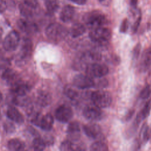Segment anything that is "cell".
<instances>
[{
    "mask_svg": "<svg viewBox=\"0 0 151 151\" xmlns=\"http://www.w3.org/2000/svg\"><path fill=\"white\" fill-rule=\"evenodd\" d=\"M67 29L58 23H52L46 28L47 37L51 40L58 41L65 38L68 35Z\"/></svg>",
    "mask_w": 151,
    "mask_h": 151,
    "instance_id": "cell-1",
    "label": "cell"
},
{
    "mask_svg": "<svg viewBox=\"0 0 151 151\" xmlns=\"http://www.w3.org/2000/svg\"><path fill=\"white\" fill-rule=\"evenodd\" d=\"M84 21L87 27L91 29L103 27L107 22L104 15L99 11H92L86 14L84 16Z\"/></svg>",
    "mask_w": 151,
    "mask_h": 151,
    "instance_id": "cell-2",
    "label": "cell"
},
{
    "mask_svg": "<svg viewBox=\"0 0 151 151\" xmlns=\"http://www.w3.org/2000/svg\"><path fill=\"white\" fill-rule=\"evenodd\" d=\"M91 99L93 104L100 109L109 107L112 101L111 94L107 91L101 90L93 91Z\"/></svg>",
    "mask_w": 151,
    "mask_h": 151,
    "instance_id": "cell-3",
    "label": "cell"
},
{
    "mask_svg": "<svg viewBox=\"0 0 151 151\" xmlns=\"http://www.w3.org/2000/svg\"><path fill=\"white\" fill-rule=\"evenodd\" d=\"M90 40L99 44H105L107 43L111 38V31L109 29L101 27L92 29L89 33Z\"/></svg>",
    "mask_w": 151,
    "mask_h": 151,
    "instance_id": "cell-4",
    "label": "cell"
},
{
    "mask_svg": "<svg viewBox=\"0 0 151 151\" xmlns=\"http://www.w3.org/2000/svg\"><path fill=\"white\" fill-rule=\"evenodd\" d=\"M86 73L87 76L93 78H101L109 73L108 67L103 64L91 63L86 67Z\"/></svg>",
    "mask_w": 151,
    "mask_h": 151,
    "instance_id": "cell-5",
    "label": "cell"
},
{
    "mask_svg": "<svg viewBox=\"0 0 151 151\" xmlns=\"http://www.w3.org/2000/svg\"><path fill=\"white\" fill-rule=\"evenodd\" d=\"M19 35L16 31H12L9 32L3 41V47L7 51L15 50L19 43Z\"/></svg>",
    "mask_w": 151,
    "mask_h": 151,
    "instance_id": "cell-6",
    "label": "cell"
},
{
    "mask_svg": "<svg viewBox=\"0 0 151 151\" xmlns=\"http://www.w3.org/2000/svg\"><path fill=\"white\" fill-rule=\"evenodd\" d=\"M73 86L80 89H87L93 87L95 83L93 78L87 75H76L73 80Z\"/></svg>",
    "mask_w": 151,
    "mask_h": 151,
    "instance_id": "cell-7",
    "label": "cell"
},
{
    "mask_svg": "<svg viewBox=\"0 0 151 151\" xmlns=\"http://www.w3.org/2000/svg\"><path fill=\"white\" fill-rule=\"evenodd\" d=\"M73 112L70 107L67 105H61L55 110V117L61 123H67L72 118Z\"/></svg>",
    "mask_w": 151,
    "mask_h": 151,
    "instance_id": "cell-8",
    "label": "cell"
},
{
    "mask_svg": "<svg viewBox=\"0 0 151 151\" xmlns=\"http://www.w3.org/2000/svg\"><path fill=\"white\" fill-rule=\"evenodd\" d=\"M83 115L88 120L97 121L102 118L103 113L100 108L94 105V106L86 107L83 110Z\"/></svg>",
    "mask_w": 151,
    "mask_h": 151,
    "instance_id": "cell-9",
    "label": "cell"
},
{
    "mask_svg": "<svg viewBox=\"0 0 151 151\" xmlns=\"http://www.w3.org/2000/svg\"><path fill=\"white\" fill-rule=\"evenodd\" d=\"M32 50V44L29 40H24L22 42L17 62L25 61L30 57Z\"/></svg>",
    "mask_w": 151,
    "mask_h": 151,
    "instance_id": "cell-10",
    "label": "cell"
},
{
    "mask_svg": "<svg viewBox=\"0 0 151 151\" xmlns=\"http://www.w3.org/2000/svg\"><path fill=\"white\" fill-rule=\"evenodd\" d=\"M83 129L86 135L91 139H97L101 134V130L100 126L96 123L85 124Z\"/></svg>",
    "mask_w": 151,
    "mask_h": 151,
    "instance_id": "cell-11",
    "label": "cell"
},
{
    "mask_svg": "<svg viewBox=\"0 0 151 151\" xmlns=\"http://www.w3.org/2000/svg\"><path fill=\"white\" fill-rule=\"evenodd\" d=\"M10 86L12 93L17 96H25L29 90L28 85L20 80H17Z\"/></svg>",
    "mask_w": 151,
    "mask_h": 151,
    "instance_id": "cell-12",
    "label": "cell"
},
{
    "mask_svg": "<svg viewBox=\"0 0 151 151\" xmlns=\"http://www.w3.org/2000/svg\"><path fill=\"white\" fill-rule=\"evenodd\" d=\"M0 76L1 78L9 83V85H11L19 80L17 73L14 70L9 68H3V70L1 71Z\"/></svg>",
    "mask_w": 151,
    "mask_h": 151,
    "instance_id": "cell-13",
    "label": "cell"
},
{
    "mask_svg": "<svg viewBox=\"0 0 151 151\" xmlns=\"http://www.w3.org/2000/svg\"><path fill=\"white\" fill-rule=\"evenodd\" d=\"M75 14V9L71 5H65L62 9L60 18L64 22H68L72 20Z\"/></svg>",
    "mask_w": 151,
    "mask_h": 151,
    "instance_id": "cell-14",
    "label": "cell"
},
{
    "mask_svg": "<svg viewBox=\"0 0 151 151\" xmlns=\"http://www.w3.org/2000/svg\"><path fill=\"white\" fill-rule=\"evenodd\" d=\"M6 115L10 120L18 124H22L24 121L21 113L14 106H9L8 108Z\"/></svg>",
    "mask_w": 151,
    "mask_h": 151,
    "instance_id": "cell-15",
    "label": "cell"
},
{
    "mask_svg": "<svg viewBox=\"0 0 151 151\" xmlns=\"http://www.w3.org/2000/svg\"><path fill=\"white\" fill-rule=\"evenodd\" d=\"M67 132L71 140H77L80 137V127L78 122L74 121L70 123L67 129Z\"/></svg>",
    "mask_w": 151,
    "mask_h": 151,
    "instance_id": "cell-16",
    "label": "cell"
},
{
    "mask_svg": "<svg viewBox=\"0 0 151 151\" xmlns=\"http://www.w3.org/2000/svg\"><path fill=\"white\" fill-rule=\"evenodd\" d=\"M52 101L51 94L46 91H41L38 93L37 97V102L41 107H46Z\"/></svg>",
    "mask_w": 151,
    "mask_h": 151,
    "instance_id": "cell-17",
    "label": "cell"
},
{
    "mask_svg": "<svg viewBox=\"0 0 151 151\" xmlns=\"http://www.w3.org/2000/svg\"><path fill=\"white\" fill-rule=\"evenodd\" d=\"M54 124V118L51 114H46L42 116L40 126L42 130L45 131L50 130Z\"/></svg>",
    "mask_w": 151,
    "mask_h": 151,
    "instance_id": "cell-18",
    "label": "cell"
},
{
    "mask_svg": "<svg viewBox=\"0 0 151 151\" xmlns=\"http://www.w3.org/2000/svg\"><path fill=\"white\" fill-rule=\"evenodd\" d=\"M150 110H151V97L146 102L143 108L141 110V111L137 114L135 120V122L137 124L140 123L141 121H142L143 119H145L146 117H147L149 116Z\"/></svg>",
    "mask_w": 151,
    "mask_h": 151,
    "instance_id": "cell-19",
    "label": "cell"
},
{
    "mask_svg": "<svg viewBox=\"0 0 151 151\" xmlns=\"http://www.w3.org/2000/svg\"><path fill=\"white\" fill-rule=\"evenodd\" d=\"M86 27L85 26L81 23H76L72 25L69 34L73 38H77L86 32Z\"/></svg>",
    "mask_w": 151,
    "mask_h": 151,
    "instance_id": "cell-20",
    "label": "cell"
},
{
    "mask_svg": "<svg viewBox=\"0 0 151 151\" xmlns=\"http://www.w3.org/2000/svg\"><path fill=\"white\" fill-rule=\"evenodd\" d=\"M7 146L9 150L12 151H19L24 149V143L18 139H12L8 142Z\"/></svg>",
    "mask_w": 151,
    "mask_h": 151,
    "instance_id": "cell-21",
    "label": "cell"
},
{
    "mask_svg": "<svg viewBox=\"0 0 151 151\" xmlns=\"http://www.w3.org/2000/svg\"><path fill=\"white\" fill-rule=\"evenodd\" d=\"M142 67L144 71L151 70V50L145 51L142 58Z\"/></svg>",
    "mask_w": 151,
    "mask_h": 151,
    "instance_id": "cell-22",
    "label": "cell"
},
{
    "mask_svg": "<svg viewBox=\"0 0 151 151\" xmlns=\"http://www.w3.org/2000/svg\"><path fill=\"white\" fill-rule=\"evenodd\" d=\"M19 8L21 14L26 17H29L32 16L34 11L35 9V7L32 6L25 1L20 4Z\"/></svg>",
    "mask_w": 151,
    "mask_h": 151,
    "instance_id": "cell-23",
    "label": "cell"
},
{
    "mask_svg": "<svg viewBox=\"0 0 151 151\" xmlns=\"http://www.w3.org/2000/svg\"><path fill=\"white\" fill-rule=\"evenodd\" d=\"M18 28L24 32H32L36 29V26L24 19H19L17 22Z\"/></svg>",
    "mask_w": 151,
    "mask_h": 151,
    "instance_id": "cell-24",
    "label": "cell"
},
{
    "mask_svg": "<svg viewBox=\"0 0 151 151\" xmlns=\"http://www.w3.org/2000/svg\"><path fill=\"white\" fill-rule=\"evenodd\" d=\"M139 137L142 141L146 142L151 137V127L146 124H143L139 134Z\"/></svg>",
    "mask_w": 151,
    "mask_h": 151,
    "instance_id": "cell-25",
    "label": "cell"
},
{
    "mask_svg": "<svg viewBox=\"0 0 151 151\" xmlns=\"http://www.w3.org/2000/svg\"><path fill=\"white\" fill-rule=\"evenodd\" d=\"M45 7L50 13H54L59 8L58 0H45Z\"/></svg>",
    "mask_w": 151,
    "mask_h": 151,
    "instance_id": "cell-26",
    "label": "cell"
},
{
    "mask_svg": "<svg viewBox=\"0 0 151 151\" xmlns=\"http://www.w3.org/2000/svg\"><path fill=\"white\" fill-rule=\"evenodd\" d=\"M90 150L92 151H107L109 149L106 143L102 141L98 140L94 142L91 145Z\"/></svg>",
    "mask_w": 151,
    "mask_h": 151,
    "instance_id": "cell-27",
    "label": "cell"
},
{
    "mask_svg": "<svg viewBox=\"0 0 151 151\" xmlns=\"http://www.w3.org/2000/svg\"><path fill=\"white\" fill-rule=\"evenodd\" d=\"M32 147L35 150L41 151L45 149L46 144L42 139L38 137L34 139L32 142Z\"/></svg>",
    "mask_w": 151,
    "mask_h": 151,
    "instance_id": "cell-28",
    "label": "cell"
},
{
    "mask_svg": "<svg viewBox=\"0 0 151 151\" xmlns=\"http://www.w3.org/2000/svg\"><path fill=\"white\" fill-rule=\"evenodd\" d=\"M64 94L69 99L71 100L75 99L78 96L77 91L70 86H67L64 88Z\"/></svg>",
    "mask_w": 151,
    "mask_h": 151,
    "instance_id": "cell-29",
    "label": "cell"
},
{
    "mask_svg": "<svg viewBox=\"0 0 151 151\" xmlns=\"http://www.w3.org/2000/svg\"><path fill=\"white\" fill-rule=\"evenodd\" d=\"M60 150L61 151H71L74 150V148L73 143L70 140H66L63 141L60 146Z\"/></svg>",
    "mask_w": 151,
    "mask_h": 151,
    "instance_id": "cell-30",
    "label": "cell"
},
{
    "mask_svg": "<svg viewBox=\"0 0 151 151\" xmlns=\"http://www.w3.org/2000/svg\"><path fill=\"white\" fill-rule=\"evenodd\" d=\"M31 122L35 126H40L42 116L40 113L31 114Z\"/></svg>",
    "mask_w": 151,
    "mask_h": 151,
    "instance_id": "cell-31",
    "label": "cell"
},
{
    "mask_svg": "<svg viewBox=\"0 0 151 151\" xmlns=\"http://www.w3.org/2000/svg\"><path fill=\"white\" fill-rule=\"evenodd\" d=\"M4 129L6 133H13L15 130V126L11 122H5L4 123Z\"/></svg>",
    "mask_w": 151,
    "mask_h": 151,
    "instance_id": "cell-32",
    "label": "cell"
},
{
    "mask_svg": "<svg viewBox=\"0 0 151 151\" xmlns=\"http://www.w3.org/2000/svg\"><path fill=\"white\" fill-rule=\"evenodd\" d=\"M151 93V89L149 86H146L140 92V97L142 99H147Z\"/></svg>",
    "mask_w": 151,
    "mask_h": 151,
    "instance_id": "cell-33",
    "label": "cell"
},
{
    "mask_svg": "<svg viewBox=\"0 0 151 151\" xmlns=\"http://www.w3.org/2000/svg\"><path fill=\"white\" fill-rule=\"evenodd\" d=\"M129 21L127 19H123L122 21L120 27V32L122 33H125L127 31L129 28Z\"/></svg>",
    "mask_w": 151,
    "mask_h": 151,
    "instance_id": "cell-34",
    "label": "cell"
},
{
    "mask_svg": "<svg viewBox=\"0 0 151 151\" xmlns=\"http://www.w3.org/2000/svg\"><path fill=\"white\" fill-rule=\"evenodd\" d=\"M140 49H141V45L139 43H138L135 47L133 49V58L134 59H137L140 54Z\"/></svg>",
    "mask_w": 151,
    "mask_h": 151,
    "instance_id": "cell-35",
    "label": "cell"
},
{
    "mask_svg": "<svg viewBox=\"0 0 151 151\" xmlns=\"http://www.w3.org/2000/svg\"><path fill=\"white\" fill-rule=\"evenodd\" d=\"M140 21H141V17L139 16V17L137 18V19L136 20V21L134 22L133 25V32H136L140 25Z\"/></svg>",
    "mask_w": 151,
    "mask_h": 151,
    "instance_id": "cell-36",
    "label": "cell"
},
{
    "mask_svg": "<svg viewBox=\"0 0 151 151\" xmlns=\"http://www.w3.org/2000/svg\"><path fill=\"white\" fill-rule=\"evenodd\" d=\"M7 3L5 0H0V12H4L7 8Z\"/></svg>",
    "mask_w": 151,
    "mask_h": 151,
    "instance_id": "cell-37",
    "label": "cell"
},
{
    "mask_svg": "<svg viewBox=\"0 0 151 151\" xmlns=\"http://www.w3.org/2000/svg\"><path fill=\"white\" fill-rule=\"evenodd\" d=\"M44 140L46 145H51L54 143L53 137L52 136H47V137H46Z\"/></svg>",
    "mask_w": 151,
    "mask_h": 151,
    "instance_id": "cell-38",
    "label": "cell"
},
{
    "mask_svg": "<svg viewBox=\"0 0 151 151\" xmlns=\"http://www.w3.org/2000/svg\"><path fill=\"white\" fill-rule=\"evenodd\" d=\"M100 4L104 6H108L110 5L111 0H98Z\"/></svg>",
    "mask_w": 151,
    "mask_h": 151,
    "instance_id": "cell-39",
    "label": "cell"
},
{
    "mask_svg": "<svg viewBox=\"0 0 151 151\" xmlns=\"http://www.w3.org/2000/svg\"><path fill=\"white\" fill-rule=\"evenodd\" d=\"M70 1L77 5H83L85 4L87 2V0H70Z\"/></svg>",
    "mask_w": 151,
    "mask_h": 151,
    "instance_id": "cell-40",
    "label": "cell"
},
{
    "mask_svg": "<svg viewBox=\"0 0 151 151\" xmlns=\"http://www.w3.org/2000/svg\"><path fill=\"white\" fill-rule=\"evenodd\" d=\"M133 114V111H130L127 113V116L125 117H126L125 119H126V120H128V119H130V117L132 116Z\"/></svg>",
    "mask_w": 151,
    "mask_h": 151,
    "instance_id": "cell-41",
    "label": "cell"
},
{
    "mask_svg": "<svg viewBox=\"0 0 151 151\" xmlns=\"http://www.w3.org/2000/svg\"><path fill=\"white\" fill-rule=\"evenodd\" d=\"M130 5L132 6H136L137 3V0H130Z\"/></svg>",
    "mask_w": 151,
    "mask_h": 151,
    "instance_id": "cell-42",
    "label": "cell"
},
{
    "mask_svg": "<svg viewBox=\"0 0 151 151\" xmlns=\"http://www.w3.org/2000/svg\"><path fill=\"white\" fill-rule=\"evenodd\" d=\"M3 100V96H2V94L1 93V92L0 91V103Z\"/></svg>",
    "mask_w": 151,
    "mask_h": 151,
    "instance_id": "cell-43",
    "label": "cell"
},
{
    "mask_svg": "<svg viewBox=\"0 0 151 151\" xmlns=\"http://www.w3.org/2000/svg\"><path fill=\"white\" fill-rule=\"evenodd\" d=\"M1 33L0 32V40H1Z\"/></svg>",
    "mask_w": 151,
    "mask_h": 151,
    "instance_id": "cell-44",
    "label": "cell"
},
{
    "mask_svg": "<svg viewBox=\"0 0 151 151\" xmlns=\"http://www.w3.org/2000/svg\"><path fill=\"white\" fill-rule=\"evenodd\" d=\"M1 112H0V119H1Z\"/></svg>",
    "mask_w": 151,
    "mask_h": 151,
    "instance_id": "cell-45",
    "label": "cell"
}]
</instances>
